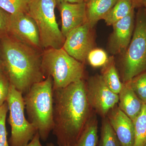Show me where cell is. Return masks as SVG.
<instances>
[{"instance_id": "cell-16", "label": "cell", "mask_w": 146, "mask_h": 146, "mask_svg": "<svg viewBox=\"0 0 146 146\" xmlns=\"http://www.w3.org/2000/svg\"><path fill=\"white\" fill-rule=\"evenodd\" d=\"M102 67L101 75L104 81L111 91L118 95L123 84L120 80L114 58H109L108 63Z\"/></svg>"}, {"instance_id": "cell-13", "label": "cell", "mask_w": 146, "mask_h": 146, "mask_svg": "<svg viewBox=\"0 0 146 146\" xmlns=\"http://www.w3.org/2000/svg\"><path fill=\"white\" fill-rule=\"evenodd\" d=\"M58 5L62 21L61 31L65 37L70 32L87 22L85 2L76 3H62Z\"/></svg>"}, {"instance_id": "cell-12", "label": "cell", "mask_w": 146, "mask_h": 146, "mask_svg": "<svg viewBox=\"0 0 146 146\" xmlns=\"http://www.w3.org/2000/svg\"><path fill=\"white\" fill-rule=\"evenodd\" d=\"M107 117L122 146H133L135 133L133 121L117 105L109 111Z\"/></svg>"}, {"instance_id": "cell-17", "label": "cell", "mask_w": 146, "mask_h": 146, "mask_svg": "<svg viewBox=\"0 0 146 146\" xmlns=\"http://www.w3.org/2000/svg\"><path fill=\"white\" fill-rule=\"evenodd\" d=\"M98 124L97 114L94 112L74 146H97Z\"/></svg>"}, {"instance_id": "cell-19", "label": "cell", "mask_w": 146, "mask_h": 146, "mask_svg": "<svg viewBox=\"0 0 146 146\" xmlns=\"http://www.w3.org/2000/svg\"><path fill=\"white\" fill-rule=\"evenodd\" d=\"M98 146H122L107 117L102 118L100 138Z\"/></svg>"}, {"instance_id": "cell-7", "label": "cell", "mask_w": 146, "mask_h": 146, "mask_svg": "<svg viewBox=\"0 0 146 146\" xmlns=\"http://www.w3.org/2000/svg\"><path fill=\"white\" fill-rule=\"evenodd\" d=\"M23 94L10 84L7 102L9 112L8 121L11 128L10 146H25L37 132L25 115Z\"/></svg>"}, {"instance_id": "cell-9", "label": "cell", "mask_w": 146, "mask_h": 146, "mask_svg": "<svg viewBox=\"0 0 146 146\" xmlns=\"http://www.w3.org/2000/svg\"><path fill=\"white\" fill-rule=\"evenodd\" d=\"M8 35L38 50L42 48L38 28L27 13L10 14Z\"/></svg>"}, {"instance_id": "cell-22", "label": "cell", "mask_w": 146, "mask_h": 146, "mask_svg": "<svg viewBox=\"0 0 146 146\" xmlns=\"http://www.w3.org/2000/svg\"><path fill=\"white\" fill-rule=\"evenodd\" d=\"M31 0H0V7L10 14L27 13Z\"/></svg>"}, {"instance_id": "cell-10", "label": "cell", "mask_w": 146, "mask_h": 146, "mask_svg": "<svg viewBox=\"0 0 146 146\" xmlns=\"http://www.w3.org/2000/svg\"><path fill=\"white\" fill-rule=\"evenodd\" d=\"M91 29L86 22L73 30L65 37L62 48L70 56L82 63L85 62L94 47Z\"/></svg>"}, {"instance_id": "cell-1", "label": "cell", "mask_w": 146, "mask_h": 146, "mask_svg": "<svg viewBox=\"0 0 146 146\" xmlns=\"http://www.w3.org/2000/svg\"><path fill=\"white\" fill-rule=\"evenodd\" d=\"M94 111L82 79L54 90V128L58 146H74Z\"/></svg>"}, {"instance_id": "cell-27", "label": "cell", "mask_w": 146, "mask_h": 146, "mask_svg": "<svg viewBox=\"0 0 146 146\" xmlns=\"http://www.w3.org/2000/svg\"><path fill=\"white\" fill-rule=\"evenodd\" d=\"M40 140L41 139L39 133L37 132L31 141L25 146H54V145L52 143H48L45 146L42 145L41 143Z\"/></svg>"}, {"instance_id": "cell-2", "label": "cell", "mask_w": 146, "mask_h": 146, "mask_svg": "<svg viewBox=\"0 0 146 146\" xmlns=\"http://www.w3.org/2000/svg\"><path fill=\"white\" fill-rule=\"evenodd\" d=\"M0 57L11 84L23 95L34 84L46 78L39 50L9 35L0 37Z\"/></svg>"}, {"instance_id": "cell-3", "label": "cell", "mask_w": 146, "mask_h": 146, "mask_svg": "<svg viewBox=\"0 0 146 146\" xmlns=\"http://www.w3.org/2000/svg\"><path fill=\"white\" fill-rule=\"evenodd\" d=\"M28 121L34 126L40 139L46 141L54 128L53 82L50 76L34 84L24 94Z\"/></svg>"}, {"instance_id": "cell-15", "label": "cell", "mask_w": 146, "mask_h": 146, "mask_svg": "<svg viewBox=\"0 0 146 146\" xmlns=\"http://www.w3.org/2000/svg\"><path fill=\"white\" fill-rule=\"evenodd\" d=\"M118 0H90L86 3L87 22L93 28L100 20L103 19Z\"/></svg>"}, {"instance_id": "cell-18", "label": "cell", "mask_w": 146, "mask_h": 146, "mask_svg": "<svg viewBox=\"0 0 146 146\" xmlns=\"http://www.w3.org/2000/svg\"><path fill=\"white\" fill-rule=\"evenodd\" d=\"M134 9L131 0H118L103 20L108 25H112L126 17Z\"/></svg>"}, {"instance_id": "cell-32", "label": "cell", "mask_w": 146, "mask_h": 146, "mask_svg": "<svg viewBox=\"0 0 146 146\" xmlns=\"http://www.w3.org/2000/svg\"><path fill=\"white\" fill-rule=\"evenodd\" d=\"M144 8H145V10L146 11V3H145V6H144Z\"/></svg>"}, {"instance_id": "cell-5", "label": "cell", "mask_w": 146, "mask_h": 146, "mask_svg": "<svg viewBox=\"0 0 146 146\" xmlns=\"http://www.w3.org/2000/svg\"><path fill=\"white\" fill-rule=\"evenodd\" d=\"M133 35L121 62V82L126 83L146 72V11L138 9Z\"/></svg>"}, {"instance_id": "cell-6", "label": "cell", "mask_w": 146, "mask_h": 146, "mask_svg": "<svg viewBox=\"0 0 146 146\" xmlns=\"http://www.w3.org/2000/svg\"><path fill=\"white\" fill-rule=\"evenodd\" d=\"M55 0H31L27 13L34 20L42 48H63L65 37L58 27L55 13Z\"/></svg>"}, {"instance_id": "cell-31", "label": "cell", "mask_w": 146, "mask_h": 146, "mask_svg": "<svg viewBox=\"0 0 146 146\" xmlns=\"http://www.w3.org/2000/svg\"><path fill=\"white\" fill-rule=\"evenodd\" d=\"M90 1V0H85V3H86L89 2V1Z\"/></svg>"}, {"instance_id": "cell-28", "label": "cell", "mask_w": 146, "mask_h": 146, "mask_svg": "<svg viewBox=\"0 0 146 146\" xmlns=\"http://www.w3.org/2000/svg\"><path fill=\"white\" fill-rule=\"evenodd\" d=\"M134 8L144 7L146 3V0H131Z\"/></svg>"}, {"instance_id": "cell-34", "label": "cell", "mask_w": 146, "mask_h": 146, "mask_svg": "<svg viewBox=\"0 0 146 146\" xmlns=\"http://www.w3.org/2000/svg\"></svg>"}, {"instance_id": "cell-20", "label": "cell", "mask_w": 146, "mask_h": 146, "mask_svg": "<svg viewBox=\"0 0 146 146\" xmlns=\"http://www.w3.org/2000/svg\"><path fill=\"white\" fill-rule=\"evenodd\" d=\"M135 139L133 146L146 145V104H144L140 114L133 121Z\"/></svg>"}, {"instance_id": "cell-23", "label": "cell", "mask_w": 146, "mask_h": 146, "mask_svg": "<svg viewBox=\"0 0 146 146\" xmlns=\"http://www.w3.org/2000/svg\"><path fill=\"white\" fill-rule=\"evenodd\" d=\"M106 52L100 48L93 49L87 55L86 60L94 68L103 67L109 60Z\"/></svg>"}, {"instance_id": "cell-21", "label": "cell", "mask_w": 146, "mask_h": 146, "mask_svg": "<svg viewBox=\"0 0 146 146\" xmlns=\"http://www.w3.org/2000/svg\"><path fill=\"white\" fill-rule=\"evenodd\" d=\"M126 83L144 104H146V72L139 74Z\"/></svg>"}, {"instance_id": "cell-11", "label": "cell", "mask_w": 146, "mask_h": 146, "mask_svg": "<svg viewBox=\"0 0 146 146\" xmlns=\"http://www.w3.org/2000/svg\"><path fill=\"white\" fill-rule=\"evenodd\" d=\"M134 9L127 16L112 25L109 47L113 54L125 52L130 44L135 27Z\"/></svg>"}, {"instance_id": "cell-30", "label": "cell", "mask_w": 146, "mask_h": 146, "mask_svg": "<svg viewBox=\"0 0 146 146\" xmlns=\"http://www.w3.org/2000/svg\"><path fill=\"white\" fill-rule=\"evenodd\" d=\"M3 68L2 65L1 61V57H0V71L2 70Z\"/></svg>"}, {"instance_id": "cell-33", "label": "cell", "mask_w": 146, "mask_h": 146, "mask_svg": "<svg viewBox=\"0 0 146 146\" xmlns=\"http://www.w3.org/2000/svg\"></svg>"}, {"instance_id": "cell-29", "label": "cell", "mask_w": 146, "mask_h": 146, "mask_svg": "<svg viewBox=\"0 0 146 146\" xmlns=\"http://www.w3.org/2000/svg\"><path fill=\"white\" fill-rule=\"evenodd\" d=\"M56 5L62 3H76L85 2V0H55Z\"/></svg>"}, {"instance_id": "cell-8", "label": "cell", "mask_w": 146, "mask_h": 146, "mask_svg": "<svg viewBox=\"0 0 146 146\" xmlns=\"http://www.w3.org/2000/svg\"><path fill=\"white\" fill-rule=\"evenodd\" d=\"M86 98L92 109L102 118L119 102V95L108 87L101 75L90 77L85 82Z\"/></svg>"}, {"instance_id": "cell-14", "label": "cell", "mask_w": 146, "mask_h": 146, "mask_svg": "<svg viewBox=\"0 0 146 146\" xmlns=\"http://www.w3.org/2000/svg\"><path fill=\"white\" fill-rule=\"evenodd\" d=\"M119 95L118 107L133 121L141 113L144 104L126 83Z\"/></svg>"}, {"instance_id": "cell-26", "label": "cell", "mask_w": 146, "mask_h": 146, "mask_svg": "<svg viewBox=\"0 0 146 146\" xmlns=\"http://www.w3.org/2000/svg\"><path fill=\"white\" fill-rule=\"evenodd\" d=\"M10 14L0 7V37L8 35Z\"/></svg>"}, {"instance_id": "cell-24", "label": "cell", "mask_w": 146, "mask_h": 146, "mask_svg": "<svg viewBox=\"0 0 146 146\" xmlns=\"http://www.w3.org/2000/svg\"><path fill=\"white\" fill-rule=\"evenodd\" d=\"M9 110L7 102L0 106V146H10L7 138L6 119Z\"/></svg>"}, {"instance_id": "cell-4", "label": "cell", "mask_w": 146, "mask_h": 146, "mask_svg": "<svg viewBox=\"0 0 146 146\" xmlns=\"http://www.w3.org/2000/svg\"><path fill=\"white\" fill-rule=\"evenodd\" d=\"M42 65L46 78L50 76L52 78L54 90L84 79L83 63L71 56L62 48L46 49L42 54Z\"/></svg>"}, {"instance_id": "cell-25", "label": "cell", "mask_w": 146, "mask_h": 146, "mask_svg": "<svg viewBox=\"0 0 146 146\" xmlns=\"http://www.w3.org/2000/svg\"><path fill=\"white\" fill-rule=\"evenodd\" d=\"M10 83L3 70L0 71V106L7 101Z\"/></svg>"}]
</instances>
